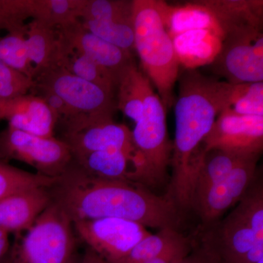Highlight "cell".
Instances as JSON below:
<instances>
[{"instance_id":"8fae6325","label":"cell","mask_w":263,"mask_h":263,"mask_svg":"<svg viewBox=\"0 0 263 263\" xmlns=\"http://www.w3.org/2000/svg\"><path fill=\"white\" fill-rule=\"evenodd\" d=\"M212 65L229 84L263 81L262 33L224 38Z\"/></svg>"},{"instance_id":"ba28073f","label":"cell","mask_w":263,"mask_h":263,"mask_svg":"<svg viewBox=\"0 0 263 263\" xmlns=\"http://www.w3.org/2000/svg\"><path fill=\"white\" fill-rule=\"evenodd\" d=\"M76 235L108 263L122 259L151 234L144 226L126 219L101 218L74 221Z\"/></svg>"},{"instance_id":"d6986e66","label":"cell","mask_w":263,"mask_h":263,"mask_svg":"<svg viewBox=\"0 0 263 263\" xmlns=\"http://www.w3.org/2000/svg\"><path fill=\"white\" fill-rule=\"evenodd\" d=\"M180 66L187 70L211 65L221 51L224 35L209 29H197L172 38Z\"/></svg>"},{"instance_id":"ac0fdd59","label":"cell","mask_w":263,"mask_h":263,"mask_svg":"<svg viewBox=\"0 0 263 263\" xmlns=\"http://www.w3.org/2000/svg\"><path fill=\"white\" fill-rule=\"evenodd\" d=\"M72 162L86 174L97 179L137 184L136 181L141 176L139 160L120 150L91 152L73 157Z\"/></svg>"},{"instance_id":"83f0119b","label":"cell","mask_w":263,"mask_h":263,"mask_svg":"<svg viewBox=\"0 0 263 263\" xmlns=\"http://www.w3.org/2000/svg\"><path fill=\"white\" fill-rule=\"evenodd\" d=\"M58 179L32 174L0 161V200L24 190L51 187Z\"/></svg>"},{"instance_id":"e0dca14e","label":"cell","mask_w":263,"mask_h":263,"mask_svg":"<svg viewBox=\"0 0 263 263\" xmlns=\"http://www.w3.org/2000/svg\"><path fill=\"white\" fill-rule=\"evenodd\" d=\"M49 188L30 189L0 200V228L16 235L28 230L51 204Z\"/></svg>"},{"instance_id":"1f68e13d","label":"cell","mask_w":263,"mask_h":263,"mask_svg":"<svg viewBox=\"0 0 263 263\" xmlns=\"http://www.w3.org/2000/svg\"><path fill=\"white\" fill-rule=\"evenodd\" d=\"M34 80L10 68L0 60V107L13 99L27 95Z\"/></svg>"},{"instance_id":"e575fe53","label":"cell","mask_w":263,"mask_h":263,"mask_svg":"<svg viewBox=\"0 0 263 263\" xmlns=\"http://www.w3.org/2000/svg\"><path fill=\"white\" fill-rule=\"evenodd\" d=\"M33 88H37L38 92H39L38 97L42 98L46 102L48 107L51 109L52 111L58 118V122L59 120H62V122H65L71 118L79 115L74 112L60 97L51 91V90L43 87V86H38L37 84L34 85Z\"/></svg>"},{"instance_id":"4316f807","label":"cell","mask_w":263,"mask_h":263,"mask_svg":"<svg viewBox=\"0 0 263 263\" xmlns=\"http://www.w3.org/2000/svg\"><path fill=\"white\" fill-rule=\"evenodd\" d=\"M80 21L84 28L97 37L129 53L134 50L133 19Z\"/></svg>"},{"instance_id":"836d02e7","label":"cell","mask_w":263,"mask_h":263,"mask_svg":"<svg viewBox=\"0 0 263 263\" xmlns=\"http://www.w3.org/2000/svg\"><path fill=\"white\" fill-rule=\"evenodd\" d=\"M31 18L30 0H0V32L21 30Z\"/></svg>"},{"instance_id":"d6a6232c","label":"cell","mask_w":263,"mask_h":263,"mask_svg":"<svg viewBox=\"0 0 263 263\" xmlns=\"http://www.w3.org/2000/svg\"><path fill=\"white\" fill-rule=\"evenodd\" d=\"M239 205L256 240L263 243V191L262 185L253 183L240 200Z\"/></svg>"},{"instance_id":"44dd1931","label":"cell","mask_w":263,"mask_h":263,"mask_svg":"<svg viewBox=\"0 0 263 263\" xmlns=\"http://www.w3.org/2000/svg\"><path fill=\"white\" fill-rule=\"evenodd\" d=\"M251 156L236 155L217 149L205 152L201 149L193 178V208L209 189L226 179L237 165Z\"/></svg>"},{"instance_id":"5bb4252c","label":"cell","mask_w":263,"mask_h":263,"mask_svg":"<svg viewBox=\"0 0 263 263\" xmlns=\"http://www.w3.org/2000/svg\"><path fill=\"white\" fill-rule=\"evenodd\" d=\"M8 127L43 138L54 137L58 118L40 97L24 95L0 107V121Z\"/></svg>"},{"instance_id":"8992f818","label":"cell","mask_w":263,"mask_h":263,"mask_svg":"<svg viewBox=\"0 0 263 263\" xmlns=\"http://www.w3.org/2000/svg\"><path fill=\"white\" fill-rule=\"evenodd\" d=\"M18 160L37 174L59 178L72 161L70 148L61 139L43 138L8 127L0 132V161Z\"/></svg>"},{"instance_id":"4dcf8cb0","label":"cell","mask_w":263,"mask_h":263,"mask_svg":"<svg viewBox=\"0 0 263 263\" xmlns=\"http://www.w3.org/2000/svg\"><path fill=\"white\" fill-rule=\"evenodd\" d=\"M230 109L243 116L263 117V82L235 85Z\"/></svg>"},{"instance_id":"52a82bcc","label":"cell","mask_w":263,"mask_h":263,"mask_svg":"<svg viewBox=\"0 0 263 263\" xmlns=\"http://www.w3.org/2000/svg\"><path fill=\"white\" fill-rule=\"evenodd\" d=\"M114 116L79 114L63 122V139L73 157L91 152L120 150L134 156L143 164L133 143L132 131L124 124H117Z\"/></svg>"},{"instance_id":"d590c367","label":"cell","mask_w":263,"mask_h":263,"mask_svg":"<svg viewBox=\"0 0 263 263\" xmlns=\"http://www.w3.org/2000/svg\"><path fill=\"white\" fill-rule=\"evenodd\" d=\"M192 249L191 241L186 237L164 254L144 263H180L191 252Z\"/></svg>"},{"instance_id":"8d00e7d4","label":"cell","mask_w":263,"mask_h":263,"mask_svg":"<svg viewBox=\"0 0 263 263\" xmlns=\"http://www.w3.org/2000/svg\"><path fill=\"white\" fill-rule=\"evenodd\" d=\"M180 263H224L214 251L205 243L200 248L191 251Z\"/></svg>"},{"instance_id":"cb8c5ba5","label":"cell","mask_w":263,"mask_h":263,"mask_svg":"<svg viewBox=\"0 0 263 263\" xmlns=\"http://www.w3.org/2000/svg\"><path fill=\"white\" fill-rule=\"evenodd\" d=\"M151 84L148 78L134 62L128 66L119 77L117 108L135 123L141 119L145 97Z\"/></svg>"},{"instance_id":"484cf974","label":"cell","mask_w":263,"mask_h":263,"mask_svg":"<svg viewBox=\"0 0 263 263\" xmlns=\"http://www.w3.org/2000/svg\"><path fill=\"white\" fill-rule=\"evenodd\" d=\"M186 237L176 228H165L157 234H149L135 246L124 257L113 263H144L159 257L161 254L182 241Z\"/></svg>"},{"instance_id":"ffe728a7","label":"cell","mask_w":263,"mask_h":263,"mask_svg":"<svg viewBox=\"0 0 263 263\" xmlns=\"http://www.w3.org/2000/svg\"><path fill=\"white\" fill-rule=\"evenodd\" d=\"M155 1L164 28L171 39L182 33L197 29H209L224 35L215 17L201 2L173 6L164 1Z\"/></svg>"},{"instance_id":"7a4b0ae2","label":"cell","mask_w":263,"mask_h":263,"mask_svg":"<svg viewBox=\"0 0 263 263\" xmlns=\"http://www.w3.org/2000/svg\"><path fill=\"white\" fill-rule=\"evenodd\" d=\"M234 87V84L207 77L196 70H187L180 79L171 157L174 175L167 197L178 208H193L195 162L216 118L231 107Z\"/></svg>"},{"instance_id":"3957f363","label":"cell","mask_w":263,"mask_h":263,"mask_svg":"<svg viewBox=\"0 0 263 263\" xmlns=\"http://www.w3.org/2000/svg\"><path fill=\"white\" fill-rule=\"evenodd\" d=\"M134 49L166 111L174 103L180 64L155 0H133Z\"/></svg>"},{"instance_id":"9c48e42d","label":"cell","mask_w":263,"mask_h":263,"mask_svg":"<svg viewBox=\"0 0 263 263\" xmlns=\"http://www.w3.org/2000/svg\"><path fill=\"white\" fill-rule=\"evenodd\" d=\"M34 82L58 95L77 114L114 116L117 108L114 95L62 67L43 71Z\"/></svg>"},{"instance_id":"ab89813d","label":"cell","mask_w":263,"mask_h":263,"mask_svg":"<svg viewBox=\"0 0 263 263\" xmlns=\"http://www.w3.org/2000/svg\"><path fill=\"white\" fill-rule=\"evenodd\" d=\"M70 263H81V257H79V256L76 255L73 259H72V261Z\"/></svg>"},{"instance_id":"4fadbf2b","label":"cell","mask_w":263,"mask_h":263,"mask_svg":"<svg viewBox=\"0 0 263 263\" xmlns=\"http://www.w3.org/2000/svg\"><path fill=\"white\" fill-rule=\"evenodd\" d=\"M57 30L63 44L106 69L117 81L123 71L133 62L132 53L97 37L84 28L80 20Z\"/></svg>"},{"instance_id":"d4e9b609","label":"cell","mask_w":263,"mask_h":263,"mask_svg":"<svg viewBox=\"0 0 263 263\" xmlns=\"http://www.w3.org/2000/svg\"><path fill=\"white\" fill-rule=\"evenodd\" d=\"M84 0H30L31 18L63 28L80 20Z\"/></svg>"},{"instance_id":"603a6c76","label":"cell","mask_w":263,"mask_h":263,"mask_svg":"<svg viewBox=\"0 0 263 263\" xmlns=\"http://www.w3.org/2000/svg\"><path fill=\"white\" fill-rule=\"evenodd\" d=\"M56 67H62L72 75L100 86L110 94L114 95V89L117 87V79L111 72L89 57L67 47L60 39Z\"/></svg>"},{"instance_id":"9a60e30c","label":"cell","mask_w":263,"mask_h":263,"mask_svg":"<svg viewBox=\"0 0 263 263\" xmlns=\"http://www.w3.org/2000/svg\"><path fill=\"white\" fill-rule=\"evenodd\" d=\"M200 2L215 17L224 38L262 33V0H202Z\"/></svg>"},{"instance_id":"5b68a950","label":"cell","mask_w":263,"mask_h":263,"mask_svg":"<svg viewBox=\"0 0 263 263\" xmlns=\"http://www.w3.org/2000/svg\"><path fill=\"white\" fill-rule=\"evenodd\" d=\"M166 112L151 84L141 119L132 131L133 143L143 163L141 184L155 185L165 179L173 151L167 137Z\"/></svg>"},{"instance_id":"7c38bea8","label":"cell","mask_w":263,"mask_h":263,"mask_svg":"<svg viewBox=\"0 0 263 263\" xmlns=\"http://www.w3.org/2000/svg\"><path fill=\"white\" fill-rule=\"evenodd\" d=\"M259 157L251 156L240 162L226 179L209 189L197 202L194 209L199 212L204 222H214L245 196L254 182Z\"/></svg>"},{"instance_id":"74e56055","label":"cell","mask_w":263,"mask_h":263,"mask_svg":"<svg viewBox=\"0 0 263 263\" xmlns=\"http://www.w3.org/2000/svg\"><path fill=\"white\" fill-rule=\"evenodd\" d=\"M10 247L9 233L0 228V262L9 256Z\"/></svg>"},{"instance_id":"7402d4cb","label":"cell","mask_w":263,"mask_h":263,"mask_svg":"<svg viewBox=\"0 0 263 263\" xmlns=\"http://www.w3.org/2000/svg\"><path fill=\"white\" fill-rule=\"evenodd\" d=\"M26 41L29 60L35 70V78L43 71L56 67L60 52L57 29L32 19L27 24Z\"/></svg>"},{"instance_id":"60d3db41","label":"cell","mask_w":263,"mask_h":263,"mask_svg":"<svg viewBox=\"0 0 263 263\" xmlns=\"http://www.w3.org/2000/svg\"><path fill=\"white\" fill-rule=\"evenodd\" d=\"M0 263H10L9 262V256H8V257H7V258L5 259V260H3V262H1Z\"/></svg>"},{"instance_id":"277c9868","label":"cell","mask_w":263,"mask_h":263,"mask_svg":"<svg viewBox=\"0 0 263 263\" xmlns=\"http://www.w3.org/2000/svg\"><path fill=\"white\" fill-rule=\"evenodd\" d=\"M24 232L10 247V263H70L77 255L73 223L53 200Z\"/></svg>"},{"instance_id":"6da1fadb","label":"cell","mask_w":263,"mask_h":263,"mask_svg":"<svg viewBox=\"0 0 263 263\" xmlns=\"http://www.w3.org/2000/svg\"><path fill=\"white\" fill-rule=\"evenodd\" d=\"M49 190L72 222L118 218L161 230L176 228L179 220V208L168 197L136 183L97 179L72 162Z\"/></svg>"},{"instance_id":"f35d334b","label":"cell","mask_w":263,"mask_h":263,"mask_svg":"<svg viewBox=\"0 0 263 263\" xmlns=\"http://www.w3.org/2000/svg\"><path fill=\"white\" fill-rule=\"evenodd\" d=\"M81 263H108L100 257L94 251L86 249L84 255L81 257Z\"/></svg>"},{"instance_id":"2e32d148","label":"cell","mask_w":263,"mask_h":263,"mask_svg":"<svg viewBox=\"0 0 263 263\" xmlns=\"http://www.w3.org/2000/svg\"><path fill=\"white\" fill-rule=\"evenodd\" d=\"M209 246L224 263H243L246 256L257 242L239 205L219 226L214 238L206 240Z\"/></svg>"},{"instance_id":"30bf717a","label":"cell","mask_w":263,"mask_h":263,"mask_svg":"<svg viewBox=\"0 0 263 263\" xmlns=\"http://www.w3.org/2000/svg\"><path fill=\"white\" fill-rule=\"evenodd\" d=\"M263 148V117L238 115L230 108L216 118L202 141L201 149H217L240 156L261 155Z\"/></svg>"},{"instance_id":"f1b7e54d","label":"cell","mask_w":263,"mask_h":263,"mask_svg":"<svg viewBox=\"0 0 263 263\" xmlns=\"http://www.w3.org/2000/svg\"><path fill=\"white\" fill-rule=\"evenodd\" d=\"M26 32L27 27L0 36V60L10 68L34 80L35 70L29 58Z\"/></svg>"},{"instance_id":"f546056e","label":"cell","mask_w":263,"mask_h":263,"mask_svg":"<svg viewBox=\"0 0 263 263\" xmlns=\"http://www.w3.org/2000/svg\"><path fill=\"white\" fill-rule=\"evenodd\" d=\"M133 18V0H84L80 20Z\"/></svg>"}]
</instances>
